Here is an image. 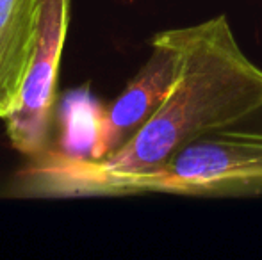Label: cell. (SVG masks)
I'll use <instances>...</instances> for the list:
<instances>
[{
	"label": "cell",
	"mask_w": 262,
	"mask_h": 260,
	"mask_svg": "<svg viewBox=\"0 0 262 260\" xmlns=\"http://www.w3.org/2000/svg\"><path fill=\"white\" fill-rule=\"evenodd\" d=\"M152 52L123 93L104 111L100 139L93 159L100 160L125 143L166 98L180 61V29L157 32L150 41Z\"/></svg>",
	"instance_id": "cell-4"
},
{
	"label": "cell",
	"mask_w": 262,
	"mask_h": 260,
	"mask_svg": "<svg viewBox=\"0 0 262 260\" xmlns=\"http://www.w3.org/2000/svg\"><path fill=\"white\" fill-rule=\"evenodd\" d=\"M241 196L262 193V105L228 129L202 137L139 178L130 193Z\"/></svg>",
	"instance_id": "cell-2"
},
{
	"label": "cell",
	"mask_w": 262,
	"mask_h": 260,
	"mask_svg": "<svg viewBox=\"0 0 262 260\" xmlns=\"http://www.w3.org/2000/svg\"><path fill=\"white\" fill-rule=\"evenodd\" d=\"M179 29L177 77L150 118L100 160L61 152L36 155L39 159L25 171L32 187L55 195L130 193L134 182L184 148L262 105V68L243 52L225 14Z\"/></svg>",
	"instance_id": "cell-1"
},
{
	"label": "cell",
	"mask_w": 262,
	"mask_h": 260,
	"mask_svg": "<svg viewBox=\"0 0 262 260\" xmlns=\"http://www.w3.org/2000/svg\"><path fill=\"white\" fill-rule=\"evenodd\" d=\"M68 21L70 0H41L34 59L20 100L6 118L11 146L24 155H39L45 150Z\"/></svg>",
	"instance_id": "cell-3"
},
{
	"label": "cell",
	"mask_w": 262,
	"mask_h": 260,
	"mask_svg": "<svg viewBox=\"0 0 262 260\" xmlns=\"http://www.w3.org/2000/svg\"><path fill=\"white\" fill-rule=\"evenodd\" d=\"M102 105L88 91H73L61 109V150L73 159H93L100 139Z\"/></svg>",
	"instance_id": "cell-6"
},
{
	"label": "cell",
	"mask_w": 262,
	"mask_h": 260,
	"mask_svg": "<svg viewBox=\"0 0 262 260\" xmlns=\"http://www.w3.org/2000/svg\"><path fill=\"white\" fill-rule=\"evenodd\" d=\"M41 0H0V118L16 107L34 59Z\"/></svg>",
	"instance_id": "cell-5"
}]
</instances>
